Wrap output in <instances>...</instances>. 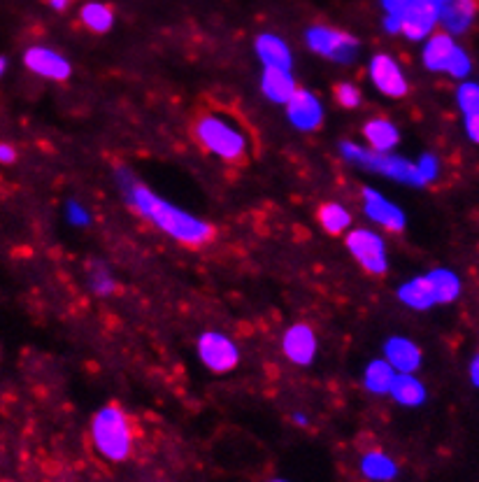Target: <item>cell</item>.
I'll return each instance as SVG.
<instances>
[{
  "instance_id": "cell-16",
  "label": "cell",
  "mask_w": 479,
  "mask_h": 482,
  "mask_svg": "<svg viewBox=\"0 0 479 482\" xmlns=\"http://www.w3.org/2000/svg\"><path fill=\"white\" fill-rule=\"evenodd\" d=\"M384 357L398 373H414L421 364V352L408 338H391L384 348Z\"/></svg>"
},
{
  "instance_id": "cell-10",
  "label": "cell",
  "mask_w": 479,
  "mask_h": 482,
  "mask_svg": "<svg viewBox=\"0 0 479 482\" xmlns=\"http://www.w3.org/2000/svg\"><path fill=\"white\" fill-rule=\"evenodd\" d=\"M370 78L375 87L391 98H403L408 93V80L400 72L398 63L389 54H378L370 61Z\"/></svg>"
},
{
  "instance_id": "cell-4",
  "label": "cell",
  "mask_w": 479,
  "mask_h": 482,
  "mask_svg": "<svg viewBox=\"0 0 479 482\" xmlns=\"http://www.w3.org/2000/svg\"><path fill=\"white\" fill-rule=\"evenodd\" d=\"M340 152L349 164L361 166V168L372 170V173H382L396 182H405V185L412 187L426 185L417 166L410 164L408 159H400V156L393 155H382V152H375V149H363L354 143H342Z\"/></svg>"
},
{
  "instance_id": "cell-7",
  "label": "cell",
  "mask_w": 479,
  "mask_h": 482,
  "mask_svg": "<svg viewBox=\"0 0 479 482\" xmlns=\"http://www.w3.org/2000/svg\"><path fill=\"white\" fill-rule=\"evenodd\" d=\"M400 33L410 40H423L433 33L435 24H440L438 0H412L400 16Z\"/></svg>"
},
{
  "instance_id": "cell-21",
  "label": "cell",
  "mask_w": 479,
  "mask_h": 482,
  "mask_svg": "<svg viewBox=\"0 0 479 482\" xmlns=\"http://www.w3.org/2000/svg\"><path fill=\"white\" fill-rule=\"evenodd\" d=\"M361 473L370 482H391L396 480L398 466L384 452H367L361 459Z\"/></svg>"
},
{
  "instance_id": "cell-14",
  "label": "cell",
  "mask_w": 479,
  "mask_h": 482,
  "mask_svg": "<svg viewBox=\"0 0 479 482\" xmlns=\"http://www.w3.org/2000/svg\"><path fill=\"white\" fill-rule=\"evenodd\" d=\"M284 354L293 364L307 366L316 354L314 331L305 324H296L284 334Z\"/></svg>"
},
{
  "instance_id": "cell-33",
  "label": "cell",
  "mask_w": 479,
  "mask_h": 482,
  "mask_svg": "<svg viewBox=\"0 0 479 482\" xmlns=\"http://www.w3.org/2000/svg\"><path fill=\"white\" fill-rule=\"evenodd\" d=\"M70 210H68V220L72 221V224H77V226H84V224H89V215H87V210H82V208L77 206V203H70Z\"/></svg>"
},
{
  "instance_id": "cell-11",
  "label": "cell",
  "mask_w": 479,
  "mask_h": 482,
  "mask_svg": "<svg viewBox=\"0 0 479 482\" xmlns=\"http://www.w3.org/2000/svg\"><path fill=\"white\" fill-rule=\"evenodd\" d=\"M363 206H366V215L370 217L375 224L384 226L389 231H403L405 229V215L398 206H393L391 200L384 198L375 189L363 191Z\"/></svg>"
},
{
  "instance_id": "cell-29",
  "label": "cell",
  "mask_w": 479,
  "mask_h": 482,
  "mask_svg": "<svg viewBox=\"0 0 479 482\" xmlns=\"http://www.w3.org/2000/svg\"><path fill=\"white\" fill-rule=\"evenodd\" d=\"M470 68H473L470 66V57L459 47V49H456V54H454V59H452V63H449L447 72L452 75V78L463 80L470 75Z\"/></svg>"
},
{
  "instance_id": "cell-2",
  "label": "cell",
  "mask_w": 479,
  "mask_h": 482,
  "mask_svg": "<svg viewBox=\"0 0 479 482\" xmlns=\"http://www.w3.org/2000/svg\"><path fill=\"white\" fill-rule=\"evenodd\" d=\"M91 438L96 450L110 462H123L131 455L133 429L119 405H105L91 422Z\"/></svg>"
},
{
  "instance_id": "cell-34",
  "label": "cell",
  "mask_w": 479,
  "mask_h": 482,
  "mask_svg": "<svg viewBox=\"0 0 479 482\" xmlns=\"http://www.w3.org/2000/svg\"><path fill=\"white\" fill-rule=\"evenodd\" d=\"M465 131H468L470 140L479 145V114H470V117H465Z\"/></svg>"
},
{
  "instance_id": "cell-17",
  "label": "cell",
  "mask_w": 479,
  "mask_h": 482,
  "mask_svg": "<svg viewBox=\"0 0 479 482\" xmlns=\"http://www.w3.org/2000/svg\"><path fill=\"white\" fill-rule=\"evenodd\" d=\"M398 298H400L405 305H410V308L426 310L438 303V292H435V284L433 280H431V275H423L414 277L408 284H403L400 292H398Z\"/></svg>"
},
{
  "instance_id": "cell-3",
  "label": "cell",
  "mask_w": 479,
  "mask_h": 482,
  "mask_svg": "<svg viewBox=\"0 0 479 482\" xmlns=\"http://www.w3.org/2000/svg\"><path fill=\"white\" fill-rule=\"evenodd\" d=\"M194 135L208 152L229 164H242L247 159V140L219 114H200L194 122Z\"/></svg>"
},
{
  "instance_id": "cell-39",
  "label": "cell",
  "mask_w": 479,
  "mask_h": 482,
  "mask_svg": "<svg viewBox=\"0 0 479 482\" xmlns=\"http://www.w3.org/2000/svg\"><path fill=\"white\" fill-rule=\"evenodd\" d=\"M271 482H286V480H271Z\"/></svg>"
},
{
  "instance_id": "cell-22",
  "label": "cell",
  "mask_w": 479,
  "mask_h": 482,
  "mask_svg": "<svg viewBox=\"0 0 479 482\" xmlns=\"http://www.w3.org/2000/svg\"><path fill=\"white\" fill-rule=\"evenodd\" d=\"M391 396L400 405L414 408V405H421L426 401V390L412 373H398L391 385Z\"/></svg>"
},
{
  "instance_id": "cell-28",
  "label": "cell",
  "mask_w": 479,
  "mask_h": 482,
  "mask_svg": "<svg viewBox=\"0 0 479 482\" xmlns=\"http://www.w3.org/2000/svg\"><path fill=\"white\" fill-rule=\"evenodd\" d=\"M333 93H335V101L342 108L354 110L361 105V91H358L354 84H337V87L333 89Z\"/></svg>"
},
{
  "instance_id": "cell-19",
  "label": "cell",
  "mask_w": 479,
  "mask_h": 482,
  "mask_svg": "<svg viewBox=\"0 0 479 482\" xmlns=\"http://www.w3.org/2000/svg\"><path fill=\"white\" fill-rule=\"evenodd\" d=\"M256 54H259L261 61L265 66H275V68H291V52L289 47L284 45V40L272 33H263V36L256 37Z\"/></svg>"
},
{
  "instance_id": "cell-6",
  "label": "cell",
  "mask_w": 479,
  "mask_h": 482,
  "mask_svg": "<svg viewBox=\"0 0 479 482\" xmlns=\"http://www.w3.org/2000/svg\"><path fill=\"white\" fill-rule=\"evenodd\" d=\"M347 247L352 257L366 268L370 275H384L387 273V250H384L382 238L375 236L366 229H354L347 236Z\"/></svg>"
},
{
  "instance_id": "cell-26",
  "label": "cell",
  "mask_w": 479,
  "mask_h": 482,
  "mask_svg": "<svg viewBox=\"0 0 479 482\" xmlns=\"http://www.w3.org/2000/svg\"><path fill=\"white\" fill-rule=\"evenodd\" d=\"M429 275L435 284V292H438V303H452L461 294V280L447 268L431 271Z\"/></svg>"
},
{
  "instance_id": "cell-38",
  "label": "cell",
  "mask_w": 479,
  "mask_h": 482,
  "mask_svg": "<svg viewBox=\"0 0 479 482\" xmlns=\"http://www.w3.org/2000/svg\"><path fill=\"white\" fill-rule=\"evenodd\" d=\"M293 420H296V424H301V426L307 424V420L303 415H296V417H293Z\"/></svg>"
},
{
  "instance_id": "cell-24",
  "label": "cell",
  "mask_w": 479,
  "mask_h": 482,
  "mask_svg": "<svg viewBox=\"0 0 479 482\" xmlns=\"http://www.w3.org/2000/svg\"><path fill=\"white\" fill-rule=\"evenodd\" d=\"M319 224H322V229L326 233L337 236V233H342L345 229H349L352 217H349V212L345 210V208L337 206V203H324V206L319 208Z\"/></svg>"
},
{
  "instance_id": "cell-9",
  "label": "cell",
  "mask_w": 479,
  "mask_h": 482,
  "mask_svg": "<svg viewBox=\"0 0 479 482\" xmlns=\"http://www.w3.org/2000/svg\"><path fill=\"white\" fill-rule=\"evenodd\" d=\"M286 114L298 131H314L324 122L322 103L316 101L314 93L305 91V89H296V93L289 98Z\"/></svg>"
},
{
  "instance_id": "cell-31",
  "label": "cell",
  "mask_w": 479,
  "mask_h": 482,
  "mask_svg": "<svg viewBox=\"0 0 479 482\" xmlns=\"http://www.w3.org/2000/svg\"><path fill=\"white\" fill-rule=\"evenodd\" d=\"M91 287H93V292L96 294H101V296H108V294H112L114 289V280L112 277L108 275V271H96L91 275Z\"/></svg>"
},
{
  "instance_id": "cell-35",
  "label": "cell",
  "mask_w": 479,
  "mask_h": 482,
  "mask_svg": "<svg viewBox=\"0 0 479 482\" xmlns=\"http://www.w3.org/2000/svg\"><path fill=\"white\" fill-rule=\"evenodd\" d=\"M15 149L10 147V145H3L0 147V159H3V164H10V161H15Z\"/></svg>"
},
{
  "instance_id": "cell-5",
  "label": "cell",
  "mask_w": 479,
  "mask_h": 482,
  "mask_svg": "<svg viewBox=\"0 0 479 482\" xmlns=\"http://www.w3.org/2000/svg\"><path fill=\"white\" fill-rule=\"evenodd\" d=\"M307 47L312 52L337 63H352L358 54V40L349 33L328 27H312L305 33Z\"/></svg>"
},
{
  "instance_id": "cell-27",
  "label": "cell",
  "mask_w": 479,
  "mask_h": 482,
  "mask_svg": "<svg viewBox=\"0 0 479 482\" xmlns=\"http://www.w3.org/2000/svg\"><path fill=\"white\" fill-rule=\"evenodd\" d=\"M456 103H459L461 112H463L465 117H470V114H479V84L473 82L461 84L459 91H456Z\"/></svg>"
},
{
  "instance_id": "cell-12",
  "label": "cell",
  "mask_w": 479,
  "mask_h": 482,
  "mask_svg": "<svg viewBox=\"0 0 479 482\" xmlns=\"http://www.w3.org/2000/svg\"><path fill=\"white\" fill-rule=\"evenodd\" d=\"M440 24L452 36H461L470 28L477 15V0H438Z\"/></svg>"
},
{
  "instance_id": "cell-15",
  "label": "cell",
  "mask_w": 479,
  "mask_h": 482,
  "mask_svg": "<svg viewBox=\"0 0 479 482\" xmlns=\"http://www.w3.org/2000/svg\"><path fill=\"white\" fill-rule=\"evenodd\" d=\"M456 49H459V45L452 40V33H435L423 47V63L433 72H447Z\"/></svg>"
},
{
  "instance_id": "cell-8",
  "label": "cell",
  "mask_w": 479,
  "mask_h": 482,
  "mask_svg": "<svg viewBox=\"0 0 479 482\" xmlns=\"http://www.w3.org/2000/svg\"><path fill=\"white\" fill-rule=\"evenodd\" d=\"M198 354L203 364L215 373H229L238 366V348L221 334H203L198 340Z\"/></svg>"
},
{
  "instance_id": "cell-13",
  "label": "cell",
  "mask_w": 479,
  "mask_h": 482,
  "mask_svg": "<svg viewBox=\"0 0 479 482\" xmlns=\"http://www.w3.org/2000/svg\"><path fill=\"white\" fill-rule=\"evenodd\" d=\"M24 61H26V68H31L33 72L42 75V78L57 80V82L70 78V63H68L61 54L54 52V49L31 47V49L26 52Z\"/></svg>"
},
{
  "instance_id": "cell-25",
  "label": "cell",
  "mask_w": 479,
  "mask_h": 482,
  "mask_svg": "<svg viewBox=\"0 0 479 482\" xmlns=\"http://www.w3.org/2000/svg\"><path fill=\"white\" fill-rule=\"evenodd\" d=\"M84 27L91 28L93 33H108L114 24V15L108 5L102 3H87L82 7Z\"/></svg>"
},
{
  "instance_id": "cell-32",
  "label": "cell",
  "mask_w": 479,
  "mask_h": 482,
  "mask_svg": "<svg viewBox=\"0 0 479 482\" xmlns=\"http://www.w3.org/2000/svg\"><path fill=\"white\" fill-rule=\"evenodd\" d=\"M410 3H412V0H382V5H384V10H387V16H400L405 12V7L410 5ZM400 21V19H398Z\"/></svg>"
},
{
  "instance_id": "cell-37",
  "label": "cell",
  "mask_w": 479,
  "mask_h": 482,
  "mask_svg": "<svg viewBox=\"0 0 479 482\" xmlns=\"http://www.w3.org/2000/svg\"><path fill=\"white\" fill-rule=\"evenodd\" d=\"M47 3H49V5L54 7V10L61 12V10H66L68 3H70V0H47Z\"/></svg>"
},
{
  "instance_id": "cell-20",
  "label": "cell",
  "mask_w": 479,
  "mask_h": 482,
  "mask_svg": "<svg viewBox=\"0 0 479 482\" xmlns=\"http://www.w3.org/2000/svg\"><path fill=\"white\" fill-rule=\"evenodd\" d=\"M363 135H366V140L370 143V147L375 149V152H382V155L391 152L398 145V140H400L398 129L391 122H387V119H372V122H367L366 126H363Z\"/></svg>"
},
{
  "instance_id": "cell-36",
  "label": "cell",
  "mask_w": 479,
  "mask_h": 482,
  "mask_svg": "<svg viewBox=\"0 0 479 482\" xmlns=\"http://www.w3.org/2000/svg\"><path fill=\"white\" fill-rule=\"evenodd\" d=\"M470 380H473L474 387H479V354L473 359V364H470Z\"/></svg>"
},
{
  "instance_id": "cell-1",
  "label": "cell",
  "mask_w": 479,
  "mask_h": 482,
  "mask_svg": "<svg viewBox=\"0 0 479 482\" xmlns=\"http://www.w3.org/2000/svg\"><path fill=\"white\" fill-rule=\"evenodd\" d=\"M117 182L128 206L138 212L140 217L152 221L156 229H161L170 238H175V241L189 247H198L215 238V226H209L203 220H196L189 212L179 210V208H175L168 200L154 196L152 189H147L143 182L133 177L131 170L119 168Z\"/></svg>"
},
{
  "instance_id": "cell-18",
  "label": "cell",
  "mask_w": 479,
  "mask_h": 482,
  "mask_svg": "<svg viewBox=\"0 0 479 482\" xmlns=\"http://www.w3.org/2000/svg\"><path fill=\"white\" fill-rule=\"evenodd\" d=\"M261 89L275 103H289V98L296 93V82H293V78H291L286 68L265 66Z\"/></svg>"
},
{
  "instance_id": "cell-30",
  "label": "cell",
  "mask_w": 479,
  "mask_h": 482,
  "mask_svg": "<svg viewBox=\"0 0 479 482\" xmlns=\"http://www.w3.org/2000/svg\"><path fill=\"white\" fill-rule=\"evenodd\" d=\"M417 168H419V173H421V177H423V182H426V185H429V182H433L440 173V164L433 155H423L421 161L417 164Z\"/></svg>"
},
{
  "instance_id": "cell-23",
  "label": "cell",
  "mask_w": 479,
  "mask_h": 482,
  "mask_svg": "<svg viewBox=\"0 0 479 482\" xmlns=\"http://www.w3.org/2000/svg\"><path fill=\"white\" fill-rule=\"evenodd\" d=\"M398 370L389 364L387 359L372 361L370 366L366 369V378H363V385H366L367 391L372 394H387L391 391L393 380H396Z\"/></svg>"
}]
</instances>
